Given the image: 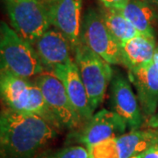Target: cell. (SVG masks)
Here are the masks:
<instances>
[{
    "label": "cell",
    "mask_w": 158,
    "mask_h": 158,
    "mask_svg": "<svg viewBox=\"0 0 158 158\" xmlns=\"http://www.w3.org/2000/svg\"><path fill=\"white\" fill-rule=\"evenodd\" d=\"M59 130L36 114L20 113L6 107L0 117L2 158H36Z\"/></svg>",
    "instance_id": "6da1fadb"
},
{
    "label": "cell",
    "mask_w": 158,
    "mask_h": 158,
    "mask_svg": "<svg viewBox=\"0 0 158 158\" xmlns=\"http://www.w3.org/2000/svg\"><path fill=\"white\" fill-rule=\"evenodd\" d=\"M0 90L7 108L18 113L39 115L56 128L61 129L48 107L41 90L34 82L1 70Z\"/></svg>",
    "instance_id": "7a4b0ae2"
},
{
    "label": "cell",
    "mask_w": 158,
    "mask_h": 158,
    "mask_svg": "<svg viewBox=\"0 0 158 158\" xmlns=\"http://www.w3.org/2000/svg\"><path fill=\"white\" fill-rule=\"evenodd\" d=\"M1 70L29 79L43 73L44 67L34 47L6 22H1Z\"/></svg>",
    "instance_id": "3957f363"
},
{
    "label": "cell",
    "mask_w": 158,
    "mask_h": 158,
    "mask_svg": "<svg viewBox=\"0 0 158 158\" xmlns=\"http://www.w3.org/2000/svg\"><path fill=\"white\" fill-rule=\"evenodd\" d=\"M5 1L13 30L34 46L51 27L47 0Z\"/></svg>",
    "instance_id": "277c9868"
},
{
    "label": "cell",
    "mask_w": 158,
    "mask_h": 158,
    "mask_svg": "<svg viewBox=\"0 0 158 158\" xmlns=\"http://www.w3.org/2000/svg\"><path fill=\"white\" fill-rule=\"evenodd\" d=\"M82 81L93 111L103 103L108 85L113 77L111 64L81 42L74 51Z\"/></svg>",
    "instance_id": "5b68a950"
},
{
    "label": "cell",
    "mask_w": 158,
    "mask_h": 158,
    "mask_svg": "<svg viewBox=\"0 0 158 158\" xmlns=\"http://www.w3.org/2000/svg\"><path fill=\"white\" fill-rule=\"evenodd\" d=\"M158 142V130L130 131L98 142L88 149V158H130L141 155Z\"/></svg>",
    "instance_id": "8992f818"
},
{
    "label": "cell",
    "mask_w": 158,
    "mask_h": 158,
    "mask_svg": "<svg viewBox=\"0 0 158 158\" xmlns=\"http://www.w3.org/2000/svg\"><path fill=\"white\" fill-rule=\"evenodd\" d=\"M34 82L39 86L48 107L61 129L72 131L83 125V121L69 100L60 79L53 73H42L36 77Z\"/></svg>",
    "instance_id": "52a82bcc"
},
{
    "label": "cell",
    "mask_w": 158,
    "mask_h": 158,
    "mask_svg": "<svg viewBox=\"0 0 158 158\" xmlns=\"http://www.w3.org/2000/svg\"><path fill=\"white\" fill-rule=\"evenodd\" d=\"M127 124L116 113L107 109H102L80 127L70 131L66 143L89 148L98 142L124 135Z\"/></svg>",
    "instance_id": "ba28073f"
},
{
    "label": "cell",
    "mask_w": 158,
    "mask_h": 158,
    "mask_svg": "<svg viewBox=\"0 0 158 158\" xmlns=\"http://www.w3.org/2000/svg\"><path fill=\"white\" fill-rule=\"evenodd\" d=\"M81 42L109 64L120 63V49L107 28L100 11L90 8L85 11L81 28Z\"/></svg>",
    "instance_id": "9c48e42d"
},
{
    "label": "cell",
    "mask_w": 158,
    "mask_h": 158,
    "mask_svg": "<svg viewBox=\"0 0 158 158\" xmlns=\"http://www.w3.org/2000/svg\"><path fill=\"white\" fill-rule=\"evenodd\" d=\"M110 92L111 111L124 121L130 131L140 129L143 123V113L127 79L121 75L113 76Z\"/></svg>",
    "instance_id": "30bf717a"
},
{
    "label": "cell",
    "mask_w": 158,
    "mask_h": 158,
    "mask_svg": "<svg viewBox=\"0 0 158 158\" xmlns=\"http://www.w3.org/2000/svg\"><path fill=\"white\" fill-rule=\"evenodd\" d=\"M51 26L64 34L73 53L81 43L83 0H47Z\"/></svg>",
    "instance_id": "8fae6325"
},
{
    "label": "cell",
    "mask_w": 158,
    "mask_h": 158,
    "mask_svg": "<svg viewBox=\"0 0 158 158\" xmlns=\"http://www.w3.org/2000/svg\"><path fill=\"white\" fill-rule=\"evenodd\" d=\"M51 73L62 81L69 98L79 114L83 124L89 120L93 116L94 111L90 106L88 94L76 62L71 58L65 64L56 67Z\"/></svg>",
    "instance_id": "7c38bea8"
},
{
    "label": "cell",
    "mask_w": 158,
    "mask_h": 158,
    "mask_svg": "<svg viewBox=\"0 0 158 158\" xmlns=\"http://www.w3.org/2000/svg\"><path fill=\"white\" fill-rule=\"evenodd\" d=\"M129 80L135 85L142 113L150 118L158 107V69L154 62L128 70Z\"/></svg>",
    "instance_id": "4fadbf2b"
},
{
    "label": "cell",
    "mask_w": 158,
    "mask_h": 158,
    "mask_svg": "<svg viewBox=\"0 0 158 158\" xmlns=\"http://www.w3.org/2000/svg\"><path fill=\"white\" fill-rule=\"evenodd\" d=\"M34 48L39 55L44 69L52 71L65 64L69 59L72 48L67 37L56 28H49L34 43Z\"/></svg>",
    "instance_id": "5bb4252c"
},
{
    "label": "cell",
    "mask_w": 158,
    "mask_h": 158,
    "mask_svg": "<svg viewBox=\"0 0 158 158\" xmlns=\"http://www.w3.org/2000/svg\"><path fill=\"white\" fill-rule=\"evenodd\" d=\"M120 63L128 70L151 63L156 52V40L143 35H137L119 45Z\"/></svg>",
    "instance_id": "9a60e30c"
},
{
    "label": "cell",
    "mask_w": 158,
    "mask_h": 158,
    "mask_svg": "<svg viewBox=\"0 0 158 158\" xmlns=\"http://www.w3.org/2000/svg\"><path fill=\"white\" fill-rule=\"evenodd\" d=\"M139 34L155 39L154 23L156 12L145 0H130L123 9L118 10Z\"/></svg>",
    "instance_id": "2e32d148"
},
{
    "label": "cell",
    "mask_w": 158,
    "mask_h": 158,
    "mask_svg": "<svg viewBox=\"0 0 158 158\" xmlns=\"http://www.w3.org/2000/svg\"><path fill=\"white\" fill-rule=\"evenodd\" d=\"M99 11L107 28L118 45H122L127 40L140 35L139 32L118 10L102 7Z\"/></svg>",
    "instance_id": "e0dca14e"
},
{
    "label": "cell",
    "mask_w": 158,
    "mask_h": 158,
    "mask_svg": "<svg viewBox=\"0 0 158 158\" xmlns=\"http://www.w3.org/2000/svg\"><path fill=\"white\" fill-rule=\"evenodd\" d=\"M89 153L85 147L69 145L54 151H47L38 155L36 158H88Z\"/></svg>",
    "instance_id": "ac0fdd59"
},
{
    "label": "cell",
    "mask_w": 158,
    "mask_h": 158,
    "mask_svg": "<svg viewBox=\"0 0 158 158\" xmlns=\"http://www.w3.org/2000/svg\"><path fill=\"white\" fill-rule=\"evenodd\" d=\"M98 1L105 8L121 10L128 4L130 0H98Z\"/></svg>",
    "instance_id": "d6986e66"
},
{
    "label": "cell",
    "mask_w": 158,
    "mask_h": 158,
    "mask_svg": "<svg viewBox=\"0 0 158 158\" xmlns=\"http://www.w3.org/2000/svg\"><path fill=\"white\" fill-rule=\"evenodd\" d=\"M141 158H158V142L141 155Z\"/></svg>",
    "instance_id": "ffe728a7"
},
{
    "label": "cell",
    "mask_w": 158,
    "mask_h": 158,
    "mask_svg": "<svg viewBox=\"0 0 158 158\" xmlns=\"http://www.w3.org/2000/svg\"><path fill=\"white\" fill-rule=\"evenodd\" d=\"M148 127L152 129L158 130V112L148 120Z\"/></svg>",
    "instance_id": "44dd1931"
},
{
    "label": "cell",
    "mask_w": 158,
    "mask_h": 158,
    "mask_svg": "<svg viewBox=\"0 0 158 158\" xmlns=\"http://www.w3.org/2000/svg\"><path fill=\"white\" fill-rule=\"evenodd\" d=\"M153 62H154L155 65H156V67L158 69V51H156V54H155V56H154V60H153Z\"/></svg>",
    "instance_id": "7402d4cb"
},
{
    "label": "cell",
    "mask_w": 158,
    "mask_h": 158,
    "mask_svg": "<svg viewBox=\"0 0 158 158\" xmlns=\"http://www.w3.org/2000/svg\"><path fill=\"white\" fill-rule=\"evenodd\" d=\"M148 2H151L153 4H156V5H157L158 6V0H147Z\"/></svg>",
    "instance_id": "603a6c76"
},
{
    "label": "cell",
    "mask_w": 158,
    "mask_h": 158,
    "mask_svg": "<svg viewBox=\"0 0 158 158\" xmlns=\"http://www.w3.org/2000/svg\"><path fill=\"white\" fill-rule=\"evenodd\" d=\"M141 155H138V156H132V157L130 158H141Z\"/></svg>",
    "instance_id": "cb8c5ba5"
},
{
    "label": "cell",
    "mask_w": 158,
    "mask_h": 158,
    "mask_svg": "<svg viewBox=\"0 0 158 158\" xmlns=\"http://www.w3.org/2000/svg\"><path fill=\"white\" fill-rule=\"evenodd\" d=\"M145 1H147V0H145Z\"/></svg>",
    "instance_id": "d4e9b609"
}]
</instances>
